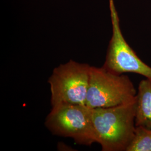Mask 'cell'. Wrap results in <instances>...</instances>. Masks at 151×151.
<instances>
[{
    "label": "cell",
    "mask_w": 151,
    "mask_h": 151,
    "mask_svg": "<svg viewBox=\"0 0 151 151\" xmlns=\"http://www.w3.org/2000/svg\"><path fill=\"white\" fill-rule=\"evenodd\" d=\"M95 138L103 151H126L135 134V99L113 107L91 109Z\"/></svg>",
    "instance_id": "cell-1"
},
{
    "label": "cell",
    "mask_w": 151,
    "mask_h": 151,
    "mask_svg": "<svg viewBox=\"0 0 151 151\" xmlns=\"http://www.w3.org/2000/svg\"><path fill=\"white\" fill-rule=\"evenodd\" d=\"M137 91L128 76L91 66L86 105L91 109L109 108L135 100Z\"/></svg>",
    "instance_id": "cell-2"
},
{
    "label": "cell",
    "mask_w": 151,
    "mask_h": 151,
    "mask_svg": "<svg viewBox=\"0 0 151 151\" xmlns=\"http://www.w3.org/2000/svg\"><path fill=\"white\" fill-rule=\"evenodd\" d=\"M91 67L71 60L55 67L48 81L51 106L86 105Z\"/></svg>",
    "instance_id": "cell-3"
},
{
    "label": "cell",
    "mask_w": 151,
    "mask_h": 151,
    "mask_svg": "<svg viewBox=\"0 0 151 151\" xmlns=\"http://www.w3.org/2000/svg\"><path fill=\"white\" fill-rule=\"evenodd\" d=\"M91 108L86 105H58L52 106L45 125L54 135L73 139L80 145L95 142Z\"/></svg>",
    "instance_id": "cell-4"
},
{
    "label": "cell",
    "mask_w": 151,
    "mask_h": 151,
    "mask_svg": "<svg viewBox=\"0 0 151 151\" xmlns=\"http://www.w3.org/2000/svg\"><path fill=\"white\" fill-rule=\"evenodd\" d=\"M112 25V35L109 41L103 67L118 75L132 73L151 80V67L140 59L125 39L121 30L118 12L114 0H108Z\"/></svg>",
    "instance_id": "cell-5"
},
{
    "label": "cell",
    "mask_w": 151,
    "mask_h": 151,
    "mask_svg": "<svg viewBox=\"0 0 151 151\" xmlns=\"http://www.w3.org/2000/svg\"><path fill=\"white\" fill-rule=\"evenodd\" d=\"M136 127L151 129V80L140 81L135 96Z\"/></svg>",
    "instance_id": "cell-6"
},
{
    "label": "cell",
    "mask_w": 151,
    "mask_h": 151,
    "mask_svg": "<svg viewBox=\"0 0 151 151\" xmlns=\"http://www.w3.org/2000/svg\"><path fill=\"white\" fill-rule=\"evenodd\" d=\"M126 151H151V129L136 127L134 136Z\"/></svg>",
    "instance_id": "cell-7"
}]
</instances>
